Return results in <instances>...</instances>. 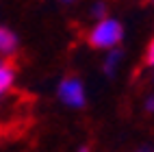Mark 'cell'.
Returning <instances> with one entry per match:
<instances>
[{"mask_svg":"<svg viewBox=\"0 0 154 152\" xmlns=\"http://www.w3.org/2000/svg\"><path fill=\"white\" fill-rule=\"evenodd\" d=\"M124 42V24L117 17L104 15L94 22L91 30L87 33V44L94 50H109Z\"/></svg>","mask_w":154,"mask_h":152,"instance_id":"cell-1","label":"cell"},{"mask_svg":"<svg viewBox=\"0 0 154 152\" xmlns=\"http://www.w3.org/2000/svg\"><path fill=\"white\" fill-rule=\"evenodd\" d=\"M57 98H59V102L63 107H67V109H74V111L85 109V104H87L85 83L78 76H65V78H61L59 85H57Z\"/></svg>","mask_w":154,"mask_h":152,"instance_id":"cell-2","label":"cell"},{"mask_svg":"<svg viewBox=\"0 0 154 152\" xmlns=\"http://www.w3.org/2000/svg\"><path fill=\"white\" fill-rule=\"evenodd\" d=\"M20 48V37L15 30L0 26V61H7L9 57H13Z\"/></svg>","mask_w":154,"mask_h":152,"instance_id":"cell-3","label":"cell"},{"mask_svg":"<svg viewBox=\"0 0 154 152\" xmlns=\"http://www.w3.org/2000/svg\"><path fill=\"white\" fill-rule=\"evenodd\" d=\"M104 52H106V57H104V63H102V72H104V76L113 78V76L117 74L119 65H122V59H124V50H122L119 46H115V48L104 50Z\"/></svg>","mask_w":154,"mask_h":152,"instance_id":"cell-4","label":"cell"},{"mask_svg":"<svg viewBox=\"0 0 154 152\" xmlns=\"http://www.w3.org/2000/svg\"><path fill=\"white\" fill-rule=\"evenodd\" d=\"M15 78H17L15 67L9 63V61H0V100H2L9 91L13 89Z\"/></svg>","mask_w":154,"mask_h":152,"instance_id":"cell-5","label":"cell"},{"mask_svg":"<svg viewBox=\"0 0 154 152\" xmlns=\"http://www.w3.org/2000/svg\"><path fill=\"white\" fill-rule=\"evenodd\" d=\"M89 15L94 17V20H100V17L109 15V5L104 2V0H98V2H94V5H91V9H89Z\"/></svg>","mask_w":154,"mask_h":152,"instance_id":"cell-6","label":"cell"},{"mask_svg":"<svg viewBox=\"0 0 154 152\" xmlns=\"http://www.w3.org/2000/svg\"><path fill=\"white\" fill-rule=\"evenodd\" d=\"M143 59H146V65H148V67H154V39L148 44V48H146V57H143Z\"/></svg>","mask_w":154,"mask_h":152,"instance_id":"cell-7","label":"cell"},{"mask_svg":"<svg viewBox=\"0 0 154 152\" xmlns=\"http://www.w3.org/2000/svg\"><path fill=\"white\" fill-rule=\"evenodd\" d=\"M143 109L148 111V113H154V96H148L146 102H143Z\"/></svg>","mask_w":154,"mask_h":152,"instance_id":"cell-8","label":"cell"},{"mask_svg":"<svg viewBox=\"0 0 154 152\" xmlns=\"http://www.w3.org/2000/svg\"><path fill=\"white\" fill-rule=\"evenodd\" d=\"M59 2H61V5H74L76 0H59Z\"/></svg>","mask_w":154,"mask_h":152,"instance_id":"cell-9","label":"cell"},{"mask_svg":"<svg viewBox=\"0 0 154 152\" xmlns=\"http://www.w3.org/2000/svg\"><path fill=\"white\" fill-rule=\"evenodd\" d=\"M150 2H152V5H154V0H150Z\"/></svg>","mask_w":154,"mask_h":152,"instance_id":"cell-10","label":"cell"},{"mask_svg":"<svg viewBox=\"0 0 154 152\" xmlns=\"http://www.w3.org/2000/svg\"><path fill=\"white\" fill-rule=\"evenodd\" d=\"M152 70H154V67H152Z\"/></svg>","mask_w":154,"mask_h":152,"instance_id":"cell-11","label":"cell"}]
</instances>
